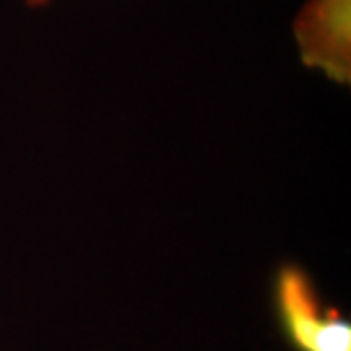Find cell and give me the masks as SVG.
<instances>
[{"label":"cell","mask_w":351,"mask_h":351,"mask_svg":"<svg viewBox=\"0 0 351 351\" xmlns=\"http://www.w3.org/2000/svg\"><path fill=\"white\" fill-rule=\"evenodd\" d=\"M271 304L279 332L293 351H351V322L328 304L299 263L277 267Z\"/></svg>","instance_id":"cell-1"},{"label":"cell","mask_w":351,"mask_h":351,"mask_svg":"<svg viewBox=\"0 0 351 351\" xmlns=\"http://www.w3.org/2000/svg\"><path fill=\"white\" fill-rule=\"evenodd\" d=\"M51 0H25V4L29 6V8H39V6H45V4H49Z\"/></svg>","instance_id":"cell-3"},{"label":"cell","mask_w":351,"mask_h":351,"mask_svg":"<svg viewBox=\"0 0 351 351\" xmlns=\"http://www.w3.org/2000/svg\"><path fill=\"white\" fill-rule=\"evenodd\" d=\"M304 66L339 86L351 82V0H306L293 22Z\"/></svg>","instance_id":"cell-2"}]
</instances>
